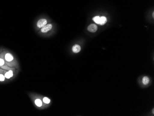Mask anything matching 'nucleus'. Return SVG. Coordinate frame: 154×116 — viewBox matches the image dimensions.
<instances>
[{
  "mask_svg": "<svg viewBox=\"0 0 154 116\" xmlns=\"http://www.w3.org/2000/svg\"><path fill=\"white\" fill-rule=\"evenodd\" d=\"M0 58L3 59L5 64L10 67H14L20 71L19 62L11 52L7 49H2L0 52Z\"/></svg>",
  "mask_w": 154,
  "mask_h": 116,
  "instance_id": "nucleus-1",
  "label": "nucleus"
},
{
  "mask_svg": "<svg viewBox=\"0 0 154 116\" xmlns=\"http://www.w3.org/2000/svg\"><path fill=\"white\" fill-rule=\"evenodd\" d=\"M28 95L31 99L33 104L37 109L38 110H43L47 108L46 105L42 101L41 95L35 92H30L28 93Z\"/></svg>",
  "mask_w": 154,
  "mask_h": 116,
  "instance_id": "nucleus-2",
  "label": "nucleus"
},
{
  "mask_svg": "<svg viewBox=\"0 0 154 116\" xmlns=\"http://www.w3.org/2000/svg\"><path fill=\"white\" fill-rule=\"evenodd\" d=\"M19 71H20L19 70H17L15 68L8 71L3 70V73L5 77L9 81H12L16 77Z\"/></svg>",
  "mask_w": 154,
  "mask_h": 116,
  "instance_id": "nucleus-3",
  "label": "nucleus"
},
{
  "mask_svg": "<svg viewBox=\"0 0 154 116\" xmlns=\"http://www.w3.org/2000/svg\"><path fill=\"white\" fill-rule=\"evenodd\" d=\"M2 48H0V52H2ZM0 68L7 71L13 70V69H14V67H10L7 65L5 64V62L4 60L1 58H0Z\"/></svg>",
  "mask_w": 154,
  "mask_h": 116,
  "instance_id": "nucleus-4",
  "label": "nucleus"
},
{
  "mask_svg": "<svg viewBox=\"0 0 154 116\" xmlns=\"http://www.w3.org/2000/svg\"><path fill=\"white\" fill-rule=\"evenodd\" d=\"M10 81L7 80L3 73V70L0 68V83L5 84L9 83Z\"/></svg>",
  "mask_w": 154,
  "mask_h": 116,
  "instance_id": "nucleus-5",
  "label": "nucleus"
},
{
  "mask_svg": "<svg viewBox=\"0 0 154 116\" xmlns=\"http://www.w3.org/2000/svg\"><path fill=\"white\" fill-rule=\"evenodd\" d=\"M48 23L47 20L46 19H41L38 20V22L37 23V27H38V28H41L44 27V26H45L47 25Z\"/></svg>",
  "mask_w": 154,
  "mask_h": 116,
  "instance_id": "nucleus-6",
  "label": "nucleus"
},
{
  "mask_svg": "<svg viewBox=\"0 0 154 116\" xmlns=\"http://www.w3.org/2000/svg\"><path fill=\"white\" fill-rule=\"evenodd\" d=\"M52 27L53 26L51 24H47L42 28H41L40 32L43 33H48L51 30Z\"/></svg>",
  "mask_w": 154,
  "mask_h": 116,
  "instance_id": "nucleus-7",
  "label": "nucleus"
},
{
  "mask_svg": "<svg viewBox=\"0 0 154 116\" xmlns=\"http://www.w3.org/2000/svg\"><path fill=\"white\" fill-rule=\"evenodd\" d=\"M88 31L91 33H95L97 30V27L95 24H91L88 27Z\"/></svg>",
  "mask_w": 154,
  "mask_h": 116,
  "instance_id": "nucleus-8",
  "label": "nucleus"
},
{
  "mask_svg": "<svg viewBox=\"0 0 154 116\" xmlns=\"http://www.w3.org/2000/svg\"><path fill=\"white\" fill-rule=\"evenodd\" d=\"M41 97L43 103L46 105L47 107H48V105L51 104V99L48 98V97H47L44 96L43 95H41Z\"/></svg>",
  "mask_w": 154,
  "mask_h": 116,
  "instance_id": "nucleus-9",
  "label": "nucleus"
},
{
  "mask_svg": "<svg viewBox=\"0 0 154 116\" xmlns=\"http://www.w3.org/2000/svg\"><path fill=\"white\" fill-rule=\"evenodd\" d=\"M81 47L79 45H74L72 47V52L75 53H78L79 52L81 51Z\"/></svg>",
  "mask_w": 154,
  "mask_h": 116,
  "instance_id": "nucleus-10",
  "label": "nucleus"
},
{
  "mask_svg": "<svg viewBox=\"0 0 154 116\" xmlns=\"http://www.w3.org/2000/svg\"><path fill=\"white\" fill-rule=\"evenodd\" d=\"M107 21V18L104 17V16H102V17H100V21L99 25H104V24H106Z\"/></svg>",
  "mask_w": 154,
  "mask_h": 116,
  "instance_id": "nucleus-11",
  "label": "nucleus"
},
{
  "mask_svg": "<svg viewBox=\"0 0 154 116\" xmlns=\"http://www.w3.org/2000/svg\"><path fill=\"white\" fill-rule=\"evenodd\" d=\"M142 81L143 84L147 85L149 83V78L147 77H144Z\"/></svg>",
  "mask_w": 154,
  "mask_h": 116,
  "instance_id": "nucleus-12",
  "label": "nucleus"
},
{
  "mask_svg": "<svg viewBox=\"0 0 154 116\" xmlns=\"http://www.w3.org/2000/svg\"><path fill=\"white\" fill-rule=\"evenodd\" d=\"M93 20L95 22V23H97V24H100V16H97L94 17V18H93Z\"/></svg>",
  "mask_w": 154,
  "mask_h": 116,
  "instance_id": "nucleus-13",
  "label": "nucleus"
},
{
  "mask_svg": "<svg viewBox=\"0 0 154 116\" xmlns=\"http://www.w3.org/2000/svg\"><path fill=\"white\" fill-rule=\"evenodd\" d=\"M152 113H153V114H154V109H153V110H152Z\"/></svg>",
  "mask_w": 154,
  "mask_h": 116,
  "instance_id": "nucleus-14",
  "label": "nucleus"
},
{
  "mask_svg": "<svg viewBox=\"0 0 154 116\" xmlns=\"http://www.w3.org/2000/svg\"><path fill=\"white\" fill-rule=\"evenodd\" d=\"M152 16H153V17H154V13L153 12V14H152Z\"/></svg>",
  "mask_w": 154,
  "mask_h": 116,
  "instance_id": "nucleus-15",
  "label": "nucleus"
}]
</instances>
